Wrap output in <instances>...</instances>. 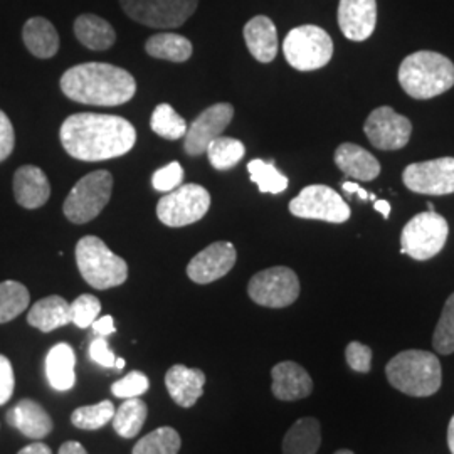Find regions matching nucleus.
I'll list each match as a JSON object with an SVG mask.
<instances>
[{"label": "nucleus", "instance_id": "nucleus-52", "mask_svg": "<svg viewBox=\"0 0 454 454\" xmlns=\"http://www.w3.org/2000/svg\"><path fill=\"white\" fill-rule=\"evenodd\" d=\"M335 454H354L350 450H340V451H337Z\"/></svg>", "mask_w": 454, "mask_h": 454}, {"label": "nucleus", "instance_id": "nucleus-11", "mask_svg": "<svg viewBox=\"0 0 454 454\" xmlns=\"http://www.w3.org/2000/svg\"><path fill=\"white\" fill-rule=\"evenodd\" d=\"M249 298L266 309H286L300 296V279L286 266H275L253 276L247 285Z\"/></svg>", "mask_w": 454, "mask_h": 454}, {"label": "nucleus", "instance_id": "nucleus-33", "mask_svg": "<svg viewBox=\"0 0 454 454\" xmlns=\"http://www.w3.org/2000/svg\"><path fill=\"white\" fill-rule=\"evenodd\" d=\"M206 153H207L209 162L214 168L229 170L243 160L246 148H244L243 142L221 135L215 140H212Z\"/></svg>", "mask_w": 454, "mask_h": 454}, {"label": "nucleus", "instance_id": "nucleus-24", "mask_svg": "<svg viewBox=\"0 0 454 454\" xmlns=\"http://www.w3.org/2000/svg\"><path fill=\"white\" fill-rule=\"evenodd\" d=\"M76 354L71 345L58 343L46 356V375L54 390L65 392L76 384Z\"/></svg>", "mask_w": 454, "mask_h": 454}, {"label": "nucleus", "instance_id": "nucleus-38", "mask_svg": "<svg viewBox=\"0 0 454 454\" xmlns=\"http://www.w3.org/2000/svg\"><path fill=\"white\" fill-rule=\"evenodd\" d=\"M101 311V301L93 294H82L71 303V324L78 328H88L97 320Z\"/></svg>", "mask_w": 454, "mask_h": 454}, {"label": "nucleus", "instance_id": "nucleus-36", "mask_svg": "<svg viewBox=\"0 0 454 454\" xmlns=\"http://www.w3.org/2000/svg\"><path fill=\"white\" fill-rule=\"evenodd\" d=\"M114 406L112 401H101L95 406L78 407L71 414V422L80 427V429H88L95 431L106 426L108 422L114 419Z\"/></svg>", "mask_w": 454, "mask_h": 454}, {"label": "nucleus", "instance_id": "nucleus-44", "mask_svg": "<svg viewBox=\"0 0 454 454\" xmlns=\"http://www.w3.org/2000/svg\"><path fill=\"white\" fill-rule=\"evenodd\" d=\"M90 357L93 362H97L98 365L106 367V369H114V362H116V357L105 337H97L95 340L91 341Z\"/></svg>", "mask_w": 454, "mask_h": 454}, {"label": "nucleus", "instance_id": "nucleus-40", "mask_svg": "<svg viewBox=\"0 0 454 454\" xmlns=\"http://www.w3.org/2000/svg\"><path fill=\"white\" fill-rule=\"evenodd\" d=\"M184 180V168L179 162L168 163L162 168H159L153 177H152V185L159 192H172L177 187H180Z\"/></svg>", "mask_w": 454, "mask_h": 454}, {"label": "nucleus", "instance_id": "nucleus-46", "mask_svg": "<svg viewBox=\"0 0 454 454\" xmlns=\"http://www.w3.org/2000/svg\"><path fill=\"white\" fill-rule=\"evenodd\" d=\"M341 189H343L347 194H357L362 200H369V199H371V194H369L364 187H360L358 184H356V182H343V184H341Z\"/></svg>", "mask_w": 454, "mask_h": 454}, {"label": "nucleus", "instance_id": "nucleus-25", "mask_svg": "<svg viewBox=\"0 0 454 454\" xmlns=\"http://www.w3.org/2000/svg\"><path fill=\"white\" fill-rule=\"evenodd\" d=\"M27 324L44 333L71 324V303L58 294L46 296L34 303L33 309H29Z\"/></svg>", "mask_w": 454, "mask_h": 454}, {"label": "nucleus", "instance_id": "nucleus-18", "mask_svg": "<svg viewBox=\"0 0 454 454\" xmlns=\"http://www.w3.org/2000/svg\"><path fill=\"white\" fill-rule=\"evenodd\" d=\"M271 377H273L271 390L276 399L279 401H286V403L300 401L309 397L313 392V380L309 373L292 360L276 364L271 371Z\"/></svg>", "mask_w": 454, "mask_h": 454}, {"label": "nucleus", "instance_id": "nucleus-39", "mask_svg": "<svg viewBox=\"0 0 454 454\" xmlns=\"http://www.w3.org/2000/svg\"><path fill=\"white\" fill-rule=\"evenodd\" d=\"M150 387V380L145 373L133 371L127 377L116 380L112 386V392L120 399H135L142 397Z\"/></svg>", "mask_w": 454, "mask_h": 454}, {"label": "nucleus", "instance_id": "nucleus-45", "mask_svg": "<svg viewBox=\"0 0 454 454\" xmlns=\"http://www.w3.org/2000/svg\"><path fill=\"white\" fill-rule=\"evenodd\" d=\"M91 328H93V332L97 333L98 337H108V335H112V333L116 332L114 317H110V315L97 318L93 325H91Z\"/></svg>", "mask_w": 454, "mask_h": 454}, {"label": "nucleus", "instance_id": "nucleus-35", "mask_svg": "<svg viewBox=\"0 0 454 454\" xmlns=\"http://www.w3.org/2000/svg\"><path fill=\"white\" fill-rule=\"evenodd\" d=\"M150 127L159 137L167 140H180L189 130L185 120L168 103H162L153 110Z\"/></svg>", "mask_w": 454, "mask_h": 454}, {"label": "nucleus", "instance_id": "nucleus-21", "mask_svg": "<svg viewBox=\"0 0 454 454\" xmlns=\"http://www.w3.org/2000/svg\"><path fill=\"white\" fill-rule=\"evenodd\" d=\"M7 422L20 431L26 438L44 439L52 431V419L48 411L33 399H22L9 409Z\"/></svg>", "mask_w": 454, "mask_h": 454}, {"label": "nucleus", "instance_id": "nucleus-4", "mask_svg": "<svg viewBox=\"0 0 454 454\" xmlns=\"http://www.w3.org/2000/svg\"><path fill=\"white\" fill-rule=\"evenodd\" d=\"M392 387L412 397H429L441 389L442 369L439 358L426 350H404L386 367Z\"/></svg>", "mask_w": 454, "mask_h": 454}, {"label": "nucleus", "instance_id": "nucleus-41", "mask_svg": "<svg viewBox=\"0 0 454 454\" xmlns=\"http://www.w3.org/2000/svg\"><path fill=\"white\" fill-rule=\"evenodd\" d=\"M345 358L352 371L360 373H367L372 367V350L371 347L360 343V341H350L345 348Z\"/></svg>", "mask_w": 454, "mask_h": 454}, {"label": "nucleus", "instance_id": "nucleus-14", "mask_svg": "<svg viewBox=\"0 0 454 454\" xmlns=\"http://www.w3.org/2000/svg\"><path fill=\"white\" fill-rule=\"evenodd\" d=\"M364 131L375 148L390 152L407 145L412 125L404 114H395L390 106H380L369 114Z\"/></svg>", "mask_w": 454, "mask_h": 454}, {"label": "nucleus", "instance_id": "nucleus-23", "mask_svg": "<svg viewBox=\"0 0 454 454\" xmlns=\"http://www.w3.org/2000/svg\"><path fill=\"white\" fill-rule=\"evenodd\" d=\"M335 163L341 172L352 179H377L380 174V163L371 152L356 144H341L335 152Z\"/></svg>", "mask_w": 454, "mask_h": 454}, {"label": "nucleus", "instance_id": "nucleus-30", "mask_svg": "<svg viewBox=\"0 0 454 454\" xmlns=\"http://www.w3.org/2000/svg\"><path fill=\"white\" fill-rule=\"evenodd\" d=\"M146 414H148V407L140 397L123 401V404L114 411V419H112L114 433L121 438H135L145 424Z\"/></svg>", "mask_w": 454, "mask_h": 454}, {"label": "nucleus", "instance_id": "nucleus-16", "mask_svg": "<svg viewBox=\"0 0 454 454\" xmlns=\"http://www.w3.org/2000/svg\"><path fill=\"white\" fill-rule=\"evenodd\" d=\"M236 260V247L227 241H217L195 254L187 266V276L197 285H209L226 276Z\"/></svg>", "mask_w": 454, "mask_h": 454}, {"label": "nucleus", "instance_id": "nucleus-50", "mask_svg": "<svg viewBox=\"0 0 454 454\" xmlns=\"http://www.w3.org/2000/svg\"><path fill=\"white\" fill-rule=\"evenodd\" d=\"M448 446H450L451 454H454V416L450 421V426H448Z\"/></svg>", "mask_w": 454, "mask_h": 454}, {"label": "nucleus", "instance_id": "nucleus-19", "mask_svg": "<svg viewBox=\"0 0 454 454\" xmlns=\"http://www.w3.org/2000/svg\"><path fill=\"white\" fill-rule=\"evenodd\" d=\"M14 197L24 209H39L51 197L46 174L35 165H22L14 174Z\"/></svg>", "mask_w": 454, "mask_h": 454}, {"label": "nucleus", "instance_id": "nucleus-13", "mask_svg": "<svg viewBox=\"0 0 454 454\" xmlns=\"http://www.w3.org/2000/svg\"><path fill=\"white\" fill-rule=\"evenodd\" d=\"M403 180L416 194H454V157L407 165Z\"/></svg>", "mask_w": 454, "mask_h": 454}, {"label": "nucleus", "instance_id": "nucleus-27", "mask_svg": "<svg viewBox=\"0 0 454 454\" xmlns=\"http://www.w3.org/2000/svg\"><path fill=\"white\" fill-rule=\"evenodd\" d=\"M74 35L84 48L91 51H106L116 41L112 24L95 14H82L74 20Z\"/></svg>", "mask_w": 454, "mask_h": 454}, {"label": "nucleus", "instance_id": "nucleus-12", "mask_svg": "<svg viewBox=\"0 0 454 454\" xmlns=\"http://www.w3.org/2000/svg\"><path fill=\"white\" fill-rule=\"evenodd\" d=\"M290 212L301 219L341 224L350 219V207L333 189L309 185L290 202Z\"/></svg>", "mask_w": 454, "mask_h": 454}, {"label": "nucleus", "instance_id": "nucleus-34", "mask_svg": "<svg viewBox=\"0 0 454 454\" xmlns=\"http://www.w3.org/2000/svg\"><path fill=\"white\" fill-rule=\"evenodd\" d=\"M247 172L262 194H281L288 189L290 180L276 168L273 162L256 159L247 163Z\"/></svg>", "mask_w": 454, "mask_h": 454}, {"label": "nucleus", "instance_id": "nucleus-48", "mask_svg": "<svg viewBox=\"0 0 454 454\" xmlns=\"http://www.w3.org/2000/svg\"><path fill=\"white\" fill-rule=\"evenodd\" d=\"M59 454H88L84 446L80 444L78 441H67L61 448H59Z\"/></svg>", "mask_w": 454, "mask_h": 454}, {"label": "nucleus", "instance_id": "nucleus-3", "mask_svg": "<svg viewBox=\"0 0 454 454\" xmlns=\"http://www.w3.org/2000/svg\"><path fill=\"white\" fill-rule=\"evenodd\" d=\"M399 82L414 99H431L454 86V65L434 51H418L401 63Z\"/></svg>", "mask_w": 454, "mask_h": 454}, {"label": "nucleus", "instance_id": "nucleus-2", "mask_svg": "<svg viewBox=\"0 0 454 454\" xmlns=\"http://www.w3.org/2000/svg\"><path fill=\"white\" fill-rule=\"evenodd\" d=\"M59 84L69 99L93 106H120L137 93V82L130 73L106 63L74 66L66 71Z\"/></svg>", "mask_w": 454, "mask_h": 454}, {"label": "nucleus", "instance_id": "nucleus-31", "mask_svg": "<svg viewBox=\"0 0 454 454\" xmlns=\"http://www.w3.org/2000/svg\"><path fill=\"white\" fill-rule=\"evenodd\" d=\"M31 303L29 290L19 283L7 279L0 283V324H9L26 311Z\"/></svg>", "mask_w": 454, "mask_h": 454}, {"label": "nucleus", "instance_id": "nucleus-26", "mask_svg": "<svg viewBox=\"0 0 454 454\" xmlns=\"http://www.w3.org/2000/svg\"><path fill=\"white\" fill-rule=\"evenodd\" d=\"M22 39L27 51L39 58L49 59L59 51V35L56 27L44 17H33L24 24Z\"/></svg>", "mask_w": 454, "mask_h": 454}, {"label": "nucleus", "instance_id": "nucleus-1", "mask_svg": "<svg viewBox=\"0 0 454 454\" xmlns=\"http://www.w3.org/2000/svg\"><path fill=\"white\" fill-rule=\"evenodd\" d=\"M59 138L73 159L101 162L129 153L137 142V130L121 116L76 114L66 118Z\"/></svg>", "mask_w": 454, "mask_h": 454}, {"label": "nucleus", "instance_id": "nucleus-42", "mask_svg": "<svg viewBox=\"0 0 454 454\" xmlns=\"http://www.w3.org/2000/svg\"><path fill=\"white\" fill-rule=\"evenodd\" d=\"M16 377L11 360L5 356H0V406H4L14 394Z\"/></svg>", "mask_w": 454, "mask_h": 454}, {"label": "nucleus", "instance_id": "nucleus-17", "mask_svg": "<svg viewBox=\"0 0 454 454\" xmlns=\"http://www.w3.org/2000/svg\"><path fill=\"white\" fill-rule=\"evenodd\" d=\"M377 24L375 0H340L339 26L343 35L350 41H365L372 35Z\"/></svg>", "mask_w": 454, "mask_h": 454}, {"label": "nucleus", "instance_id": "nucleus-7", "mask_svg": "<svg viewBox=\"0 0 454 454\" xmlns=\"http://www.w3.org/2000/svg\"><path fill=\"white\" fill-rule=\"evenodd\" d=\"M283 52L288 65L298 71H315L330 63L333 56V41L318 26H300L285 37Z\"/></svg>", "mask_w": 454, "mask_h": 454}, {"label": "nucleus", "instance_id": "nucleus-49", "mask_svg": "<svg viewBox=\"0 0 454 454\" xmlns=\"http://www.w3.org/2000/svg\"><path fill=\"white\" fill-rule=\"evenodd\" d=\"M373 209L380 212L386 219L390 215V204L387 200H373Z\"/></svg>", "mask_w": 454, "mask_h": 454}, {"label": "nucleus", "instance_id": "nucleus-28", "mask_svg": "<svg viewBox=\"0 0 454 454\" xmlns=\"http://www.w3.org/2000/svg\"><path fill=\"white\" fill-rule=\"evenodd\" d=\"M322 444V427L315 418H303L293 424L283 439L285 454H317Z\"/></svg>", "mask_w": 454, "mask_h": 454}, {"label": "nucleus", "instance_id": "nucleus-43", "mask_svg": "<svg viewBox=\"0 0 454 454\" xmlns=\"http://www.w3.org/2000/svg\"><path fill=\"white\" fill-rule=\"evenodd\" d=\"M16 133L9 116L0 110V162L7 160L14 152Z\"/></svg>", "mask_w": 454, "mask_h": 454}, {"label": "nucleus", "instance_id": "nucleus-20", "mask_svg": "<svg viewBox=\"0 0 454 454\" xmlns=\"http://www.w3.org/2000/svg\"><path fill=\"white\" fill-rule=\"evenodd\" d=\"M165 386L177 406L192 407L204 394L206 373L179 364L165 373Z\"/></svg>", "mask_w": 454, "mask_h": 454}, {"label": "nucleus", "instance_id": "nucleus-32", "mask_svg": "<svg viewBox=\"0 0 454 454\" xmlns=\"http://www.w3.org/2000/svg\"><path fill=\"white\" fill-rule=\"evenodd\" d=\"M180 446L182 439L179 433L174 427L163 426L140 439L133 446L131 454H177Z\"/></svg>", "mask_w": 454, "mask_h": 454}, {"label": "nucleus", "instance_id": "nucleus-29", "mask_svg": "<svg viewBox=\"0 0 454 454\" xmlns=\"http://www.w3.org/2000/svg\"><path fill=\"white\" fill-rule=\"evenodd\" d=\"M145 49L152 58L172 63H185L192 56V43L180 34H155L146 41Z\"/></svg>", "mask_w": 454, "mask_h": 454}, {"label": "nucleus", "instance_id": "nucleus-15", "mask_svg": "<svg viewBox=\"0 0 454 454\" xmlns=\"http://www.w3.org/2000/svg\"><path fill=\"white\" fill-rule=\"evenodd\" d=\"M234 116V106L229 103H217L204 110L194 120L185 133V152L192 157L206 153L212 140L221 137Z\"/></svg>", "mask_w": 454, "mask_h": 454}, {"label": "nucleus", "instance_id": "nucleus-10", "mask_svg": "<svg viewBox=\"0 0 454 454\" xmlns=\"http://www.w3.org/2000/svg\"><path fill=\"white\" fill-rule=\"evenodd\" d=\"M125 14L153 29L184 26L197 9L199 0H120Z\"/></svg>", "mask_w": 454, "mask_h": 454}, {"label": "nucleus", "instance_id": "nucleus-22", "mask_svg": "<svg viewBox=\"0 0 454 454\" xmlns=\"http://www.w3.org/2000/svg\"><path fill=\"white\" fill-rule=\"evenodd\" d=\"M244 41L253 58L260 63H271L278 54V33L270 17H253L244 26Z\"/></svg>", "mask_w": 454, "mask_h": 454}, {"label": "nucleus", "instance_id": "nucleus-5", "mask_svg": "<svg viewBox=\"0 0 454 454\" xmlns=\"http://www.w3.org/2000/svg\"><path fill=\"white\" fill-rule=\"evenodd\" d=\"M76 262L82 279L95 290H110L120 286L129 278L127 261L97 236H84L76 244Z\"/></svg>", "mask_w": 454, "mask_h": 454}, {"label": "nucleus", "instance_id": "nucleus-6", "mask_svg": "<svg viewBox=\"0 0 454 454\" xmlns=\"http://www.w3.org/2000/svg\"><path fill=\"white\" fill-rule=\"evenodd\" d=\"M114 177L106 170H97L84 176L66 197L65 215L74 224H84L97 219L110 202Z\"/></svg>", "mask_w": 454, "mask_h": 454}, {"label": "nucleus", "instance_id": "nucleus-8", "mask_svg": "<svg viewBox=\"0 0 454 454\" xmlns=\"http://www.w3.org/2000/svg\"><path fill=\"white\" fill-rule=\"evenodd\" d=\"M450 226L442 215L421 212L407 223L401 234V253L412 260L427 261L438 256L448 241Z\"/></svg>", "mask_w": 454, "mask_h": 454}, {"label": "nucleus", "instance_id": "nucleus-9", "mask_svg": "<svg viewBox=\"0 0 454 454\" xmlns=\"http://www.w3.org/2000/svg\"><path fill=\"white\" fill-rule=\"evenodd\" d=\"M209 207V191L197 184H185L163 195L157 204V215L165 226L184 227L200 221Z\"/></svg>", "mask_w": 454, "mask_h": 454}, {"label": "nucleus", "instance_id": "nucleus-47", "mask_svg": "<svg viewBox=\"0 0 454 454\" xmlns=\"http://www.w3.org/2000/svg\"><path fill=\"white\" fill-rule=\"evenodd\" d=\"M17 454H52V451L44 442H33V444L22 448Z\"/></svg>", "mask_w": 454, "mask_h": 454}, {"label": "nucleus", "instance_id": "nucleus-37", "mask_svg": "<svg viewBox=\"0 0 454 454\" xmlns=\"http://www.w3.org/2000/svg\"><path fill=\"white\" fill-rule=\"evenodd\" d=\"M433 347L441 356H450L454 352V293L444 303V309L439 317L433 335Z\"/></svg>", "mask_w": 454, "mask_h": 454}, {"label": "nucleus", "instance_id": "nucleus-51", "mask_svg": "<svg viewBox=\"0 0 454 454\" xmlns=\"http://www.w3.org/2000/svg\"><path fill=\"white\" fill-rule=\"evenodd\" d=\"M123 367H125V358L116 357V362H114V369L121 371Z\"/></svg>", "mask_w": 454, "mask_h": 454}]
</instances>
